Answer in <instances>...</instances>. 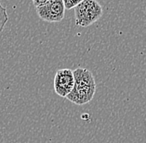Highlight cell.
<instances>
[{
  "instance_id": "1",
  "label": "cell",
  "mask_w": 146,
  "mask_h": 143,
  "mask_svg": "<svg viewBox=\"0 0 146 143\" xmlns=\"http://www.w3.org/2000/svg\"><path fill=\"white\" fill-rule=\"evenodd\" d=\"M74 86L66 98L76 105H84L91 102L96 90L95 78L88 69L79 67L73 71Z\"/></svg>"
},
{
  "instance_id": "2",
  "label": "cell",
  "mask_w": 146,
  "mask_h": 143,
  "mask_svg": "<svg viewBox=\"0 0 146 143\" xmlns=\"http://www.w3.org/2000/svg\"><path fill=\"white\" fill-rule=\"evenodd\" d=\"M74 10L75 23L78 27H89L103 15V9L96 0H83Z\"/></svg>"
},
{
  "instance_id": "3",
  "label": "cell",
  "mask_w": 146,
  "mask_h": 143,
  "mask_svg": "<svg viewBox=\"0 0 146 143\" xmlns=\"http://www.w3.org/2000/svg\"><path fill=\"white\" fill-rule=\"evenodd\" d=\"M65 11L62 0H50L36 7L38 17L47 22H59L63 20Z\"/></svg>"
},
{
  "instance_id": "4",
  "label": "cell",
  "mask_w": 146,
  "mask_h": 143,
  "mask_svg": "<svg viewBox=\"0 0 146 143\" xmlns=\"http://www.w3.org/2000/svg\"><path fill=\"white\" fill-rule=\"evenodd\" d=\"M74 86V74L70 69H61L56 72L54 77L55 93L60 97L66 98Z\"/></svg>"
},
{
  "instance_id": "5",
  "label": "cell",
  "mask_w": 146,
  "mask_h": 143,
  "mask_svg": "<svg viewBox=\"0 0 146 143\" xmlns=\"http://www.w3.org/2000/svg\"><path fill=\"white\" fill-rule=\"evenodd\" d=\"M9 22V15L7 9L0 3V33L3 32L7 22Z\"/></svg>"
},
{
  "instance_id": "6",
  "label": "cell",
  "mask_w": 146,
  "mask_h": 143,
  "mask_svg": "<svg viewBox=\"0 0 146 143\" xmlns=\"http://www.w3.org/2000/svg\"><path fill=\"white\" fill-rule=\"evenodd\" d=\"M66 9H74L76 5L82 3L83 0H62Z\"/></svg>"
},
{
  "instance_id": "7",
  "label": "cell",
  "mask_w": 146,
  "mask_h": 143,
  "mask_svg": "<svg viewBox=\"0 0 146 143\" xmlns=\"http://www.w3.org/2000/svg\"><path fill=\"white\" fill-rule=\"evenodd\" d=\"M48 1H50V0H33V3L34 7L36 8L37 6L42 5V4L48 2Z\"/></svg>"
}]
</instances>
